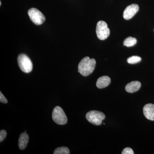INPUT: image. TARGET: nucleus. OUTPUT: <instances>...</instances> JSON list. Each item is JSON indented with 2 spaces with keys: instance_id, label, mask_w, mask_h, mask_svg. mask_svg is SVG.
<instances>
[{
  "instance_id": "nucleus-11",
  "label": "nucleus",
  "mask_w": 154,
  "mask_h": 154,
  "mask_svg": "<svg viewBox=\"0 0 154 154\" xmlns=\"http://www.w3.org/2000/svg\"><path fill=\"white\" fill-rule=\"evenodd\" d=\"M29 139V135L26 132L22 133L20 134L19 139V147L20 149H24L27 147Z\"/></svg>"
},
{
  "instance_id": "nucleus-19",
  "label": "nucleus",
  "mask_w": 154,
  "mask_h": 154,
  "mask_svg": "<svg viewBox=\"0 0 154 154\" xmlns=\"http://www.w3.org/2000/svg\"></svg>"
},
{
  "instance_id": "nucleus-13",
  "label": "nucleus",
  "mask_w": 154,
  "mask_h": 154,
  "mask_svg": "<svg viewBox=\"0 0 154 154\" xmlns=\"http://www.w3.org/2000/svg\"><path fill=\"white\" fill-rule=\"evenodd\" d=\"M54 154H69L70 151L68 148L66 147H60L56 149L54 152Z\"/></svg>"
},
{
  "instance_id": "nucleus-6",
  "label": "nucleus",
  "mask_w": 154,
  "mask_h": 154,
  "mask_svg": "<svg viewBox=\"0 0 154 154\" xmlns=\"http://www.w3.org/2000/svg\"><path fill=\"white\" fill-rule=\"evenodd\" d=\"M28 16L30 20L36 25L43 24L45 20V18L42 13L38 9L32 8L28 11Z\"/></svg>"
},
{
  "instance_id": "nucleus-16",
  "label": "nucleus",
  "mask_w": 154,
  "mask_h": 154,
  "mask_svg": "<svg viewBox=\"0 0 154 154\" xmlns=\"http://www.w3.org/2000/svg\"><path fill=\"white\" fill-rule=\"evenodd\" d=\"M7 131L5 130H2L0 131V141L2 142L7 136Z\"/></svg>"
},
{
  "instance_id": "nucleus-18",
  "label": "nucleus",
  "mask_w": 154,
  "mask_h": 154,
  "mask_svg": "<svg viewBox=\"0 0 154 154\" xmlns=\"http://www.w3.org/2000/svg\"><path fill=\"white\" fill-rule=\"evenodd\" d=\"M1 5H2V3H1V2H0V5L1 6Z\"/></svg>"
},
{
  "instance_id": "nucleus-4",
  "label": "nucleus",
  "mask_w": 154,
  "mask_h": 154,
  "mask_svg": "<svg viewBox=\"0 0 154 154\" xmlns=\"http://www.w3.org/2000/svg\"><path fill=\"white\" fill-rule=\"evenodd\" d=\"M52 119L57 124L63 125L67 122L68 119L64 111L60 106L54 107L52 112Z\"/></svg>"
},
{
  "instance_id": "nucleus-5",
  "label": "nucleus",
  "mask_w": 154,
  "mask_h": 154,
  "mask_svg": "<svg viewBox=\"0 0 154 154\" xmlns=\"http://www.w3.org/2000/svg\"><path fill=\"white\" fill-rule=\"evenodd\" d=\"M96 33L97 37L100 40H105L109 36L110 30L106 22L103 21L98 22L96 25Z\"/></svg>"
},
{
  "instance_id": "nucleus-14",
  "label": "nucleus",
  "mask_w": 154,
  "mask_h": 154,
  "mask_svg": "<svg viewBox=\"0 0 154 154\" xmlns=\"http://www.w3.org/2000/svg\"><path fill=\"white\" fill-rule=\"evenodd\" d=\"M141 60V58L137 56H133L128 58L127 61L128 63L134 64L138 63Z\"/></svg>"
},
{
  "instance_id": "nucleus-9",
  "label": "nucleus",
  "mask_w": 154,
  "mask_h": 154,
  "mask_svg": "<svg viewBox=\"0 0 154 154\" xmlns=\"http://www.w3.org/2000/svg\"><path fill=\"white\" fill-rule=\"evenodd\" d=\"M141 83L138 81H133L131 82L126 85L125 87V90L127 92L129 93H134L137 92L140 89Z\"/></svg>"
},
{
  "instance_id": "nucleus-7",
  "label": "nucleus",
  "mask_w": 154,
  "mask_h": 154,
  "mask_svg": "<svg viewBox=\"0 0 154 154\" xmlns=\"http://www.w3.org/2000/svg\"><path fill=\"white\" fill-rule=\"evenodd\" d=\"M139 10V7L137 4H132L128 6L123 12V18L125 20L131 19L137 13Z\"/></svg>"
},
{
  "instance_id": "nucleus-15",
  "label": "nucleus",
  "mask_w": 154,
  "mask_h": 154,
  "mask_svg": "<svg viewBox=\"0 0 154 154\" xmlns=\"http://www.w3.org/2000/svg\"><path fill=\"white\" fill-rule=\"evenodd\" d=\"M122 154H134L133 151L132 149L129 147H127L125 148L122 151Z\"/></svg>"
},
{
  "instance_id": "nucleus-8",
  "label": "nucleus",
  "mask_w": 154,
  "mask_h": 154,
  "mask_svg": "<svg viewBox=\"0 0 154 154\" xmlns=\"http://www.w3.org/2000/svg\"><path fill=\"white\" fill-rule=\"evenodd\" d=\"M144 115L146 118L151 121H154V105L146 104L143 108Z\"/></svg>"
},
{
  "instance_id": "nucleus-12",
  "label": "nucleus",
  "mask_w": 154,
  "mask_h": 154,
  "mask_svg": "<svg viewBox=\"0 0 154 154\" xmlns=\"http://www.w3.org/2000/svg\"><path fill=\"white\" fill-rule=\"evenodd\" d=\"M137 42L136 38L129 36L125 39L123 45L128 47H131L136 44Z\"/></svg>"
},
{
  "instance_id": "nucleus-3",
  "label": "nucleus",
  "mask_w": 154,
  "mask_h": 154,
  "mask_svg": "<svg viewBox=\"0 0 154 154\" xmlns=\"http://www.w3.org/2000/svg\"><path fill=\"white\" fill-rule=\"evenodd\" d=\"M17 60L18 65L22 72L29 73L33 69V63L28 56L20 54L18 56Z\"/></svg>"
},
{
  "instance_id": "nucleus-1",
  "label": "nucleus",
  "mask_w": 154,
  "mask_h": 154,
  "mask_svg": "<svg viewBox=\"0 0 154 154\" xmlns=\"http://www.w3.org/2000/svg\"><path fill=\"white\" fill-rule=\"evenodd\" d=\"M96 64L94 59L86 57L80 62L78 66V72L84 76H88L94 72Z\"/></svg>"
},
{
  "instance_id": "nucleus-17",
  "label": "nucleus",
  "mask_w": 154,
  "mask_h": 154,
  "mask_svg": "<svg viewBox=\"0 0 154 154\" xmlns=\"http://www.w3.org/2000/svg\"><path fill=\"white\" fill-rule=\"evenodd\" d=\"M0 102L4 104H6L8 102V100L2 94V92H0Z\"/></svg>"
},
{
  "instance_id": "nucleus-10",
  "label": "nucleus",
  "mask_w": 154,
  "mask_h": 154,
  "mask_svg": "<svg viewBox=\"0 0 154 154\" xmlns=\"http://www.w3.org/2000/svg\"><path fill=\"white\" fill-rule=\"evenodd\" d=\"M111 79L110 77L107 76H103L100 77L96 82V86L99 89L106 88L110 85Z\"/></svg>"
},
{
  "instance_id": "nucleus-2",
  "label": "nucleus",
  "mask_w": 154,
  "mask_h": 154,
  "mask_svg": "<svg viewBox=\"0 0 154 154\" xmlns=\"http://www.w3.org/2000/svg\"><path fill=\"white\" fill-rule=\"evenodd\" d=\"M86 119L91 124L96 125H101L105 119L104 113L97 110H91L86 114Z\"/></svg>"
}]
</instances>
